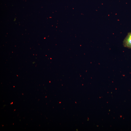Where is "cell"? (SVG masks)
Here are the masks:
<instances>
[{"label": "cell", "mask_w": 131, "mask_h": 131, "mask_svg": "<svg viewBox=\"0 0 131 131\" xmlns=\"http://www.w3.org/2000/svg\"><path fill=\"white\" fill-rule=\"evenodd\" d=\"M123 42L124 47L131 49V32L128 33Z\"/></svg>", "instance_id": "obj_1"}]
</instances>
